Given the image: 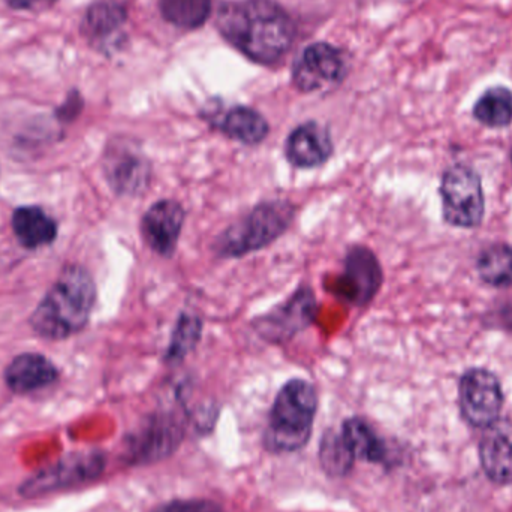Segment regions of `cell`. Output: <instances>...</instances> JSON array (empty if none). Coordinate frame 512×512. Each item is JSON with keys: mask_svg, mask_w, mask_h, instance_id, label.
Wrapping results in <instances>:
<instances>
[{"mask_svg": "<svg viewBox=\"0 0 512 512\" xmlns=\"http://www.w3.org/2000/svg\"><path fill=\"white\" fill-rule=\"evenodd\" d=\"M216 26L225 41L261 65L282 59L297 35L291 15L274 0L225 2Z\"/></svg>", "mask_w": 512, "mask_h": 512, "instance_id": "cell-1", "label": "cell"}, {"mask_svg": "<svg viewBox=\"0 0 512 512\" xmlns=\"http://www.w3.org/2000/svg\"><path fill=\"white\" fill-rule=\"evenodd\" d=\"M96 295V283L87 268L66 265L33 310L30 327L44 339H69L89 324Z\"/></svg>", "mask_w": 512, "mask_h": 512, "instance_id": "cell-2", "label": "cell"}, {"mask_svg": "<svg viewBox=\"0 0 512 512\" xmlns=\"http://www.w3.org/2000/svg\"><path fill=\"white\" fill-rule=\"evenodd\" d=\"M297 213L298 207L288 198L261 201L216 237L213 254L221 259H240L264 251L288 233Z\"/></svg>", "mask_w": 512, "mask_h": 512, "instance_id": "cell-3", "label": "cell"}, {"mask_svg": "<svg viewBox=\"0 0 512 512\" xmlns=\"http://www.w3.org/2000/svg\"><path fill=\"white\" fill-rule=\"evenodd\" d=\"M318 412V393L306 379L294 378L282 385L268 412L265 448L271 453H295L306 447Z\"/></svg>", "mask_w": 512, "mask_h": 512, "instance_id": "cell-4", "label": "cell"}, {"mask_svg": "<svg viewBox=\"0 0 512 512\" xmlns=\"http://www.w3.org/2000/svg\"><path fill=\"white\" fill-rule=\"evenodd\" d=\"M102 171L117 197H143L153 180V164L137 140L113 138L102 155Z\"/></svg>", "mask_w": 512, "mask_h": 512, "instance_id": "cell-5", "label": "cell"}, {"mask_svg": "<svg viewBox=\"0 0 512 512\" xmlns=\"http://www.w3.org/2000/svg\"><path fill=\"white\" fill-rule=\"evenodd\" d=\"M319 303L315 291L303 283L283 303L277 304L251 322L252 330L262 342L283 346L313 325L318 318Z\"/></svg>", "mask_w": 512, "mask_h": 512, "instance_id": "cell-6", "label": "cell"}, {"mask_svg": "<svg viewBox=\"0 0 512 512\" xmlns=\"http://www.w3.org/2000/svg\"><path fill=\"white\" fill-rule=\"evenodd\" d=\"M185 438V424L176 412H155L126 436L129 465H152L173 456Z\"/></svg>", "mask_w": 512, "mask_h": 512, "instance_id": "cell-7", "label": "cell"}, {"mask_svg": "<svg viewBox=\"0 0 512 512\" xmlns=\"http://www.w3.org/2000/svg\"><path fill=\"white\" fill-rule=\"evenodd\" d=\"M384 283L381 262L372 249L352 245L342 261V271L334 277L328 291L351 307H366L375 300Z\"/></svg>", "mask_w": 512, "mask_h": 512, "instance_id": "cell-8", "label": "cell"}, {"mask_svg": "<svg viewBox=\"0 0 512 512\" xmlns=\"http://www.w3.org/2000/svg\"><path fill=\"white\" fill-rule=\"evenodd\" d=\"M442 213L448 224L457 228H475L486 210L480 176L468 165L448 168L441 183Z\"/></svg>", "mask_w": 512, "mask_h": 512, "instance_id": "cell-9", "label": "cell"}, {"mask_svg": "<svg viewBox=\"0 0 512 512\" xmlns=\"http://www.w3.org/2000/svg\"><path fill=\"white\" fill-rule=\"evenodd\" d=\"M459 405L463 420L474 429H487L501 418L504 390L495 373L469 369L460 379Z\"/></svg>", "mask_w": 512, "mask_h": 512, "instance_id": "cell-10", "label": "cell"}, {"mask_svg": "<svg viewBox=\"0 0 512 512\" xmlns=\"http://www.w3.org/2000/svg\"><path fill=\"white\" fill-rule=\"evenodd\" d=\"M104 469V454L98 451L74 453L30 478L21 486L20 493L24 498H36L57 489L81 486L101 477Z\"/></svg>", "mask_w": 512, "mask_h": 512, "instance_id": "cell-11", "label": "cell"}, {"mask_svg": "<svg viewBox=\"0 0 512 512\" xmlns=\"http://www.w3.org/2000/svg\"><path fill=\"white\" fill-rule=\"evenodd\" d=\"M348 72L342 51L327 42L310 44L292 66V84L303 93L336 86Z\"/></svg>", "mask_w": 512, "mask_h": 512, "instance_id": "cell-12", "label": "cell"}, {"mask_svg": "<svg viewBox=\"0 0 512 512\" xmlns=\"http://www.w3.org/2000/svg\"><path fill=\"white\" fill-rule=\"evenodd\" d=\"M185 222V207L174 198H162L153 203L141 218L143 242L159 258H174Z\"/></svg>", "mask_w": 512, "mask_h": 512, "instance_id": "cell-13", "label": "cell"}, {"mask_svg": "<svg viewBox=\"0 0 512 512\" xmlns=\"http://www.w3.org/2000/svg\"><path fill=\"white\" fill-rule=\"evenodd\" d=\"M285 158L297 170H313L327 164L334 155L330 129L315 120L301 123L289 132Z\"/></svg>", "mask_w": 512, "mask_h": 512, "instance_id": "cell-14", "label": "cell"}, {"mask_svg": "<svg viewBox=\"0 0 512 512\" xmlns=\"http://www.w3.org/2000/svg\"><path fill=\"white\" fill-rule=\"evenodd\" d=\"M481 468L496 486L512 484V420L499 418L484 429L478 445Z\"/></svg>", "mask_w": 512, "mask_h": 512, "instance_id": "cell-15", "label": "cell"}, {"mask_svg": "<svg viewBox=\"0 0 512 512\" xmlns=\"http://www.w3.org/2000/svg\"><path fill=\"white\" fill-rule=\"evenodd\" d=\"M59 369L45 355L24 352L17 355L5 369V384L18 396L36 393L56 384Z\"/></svg>", "mask_w": 512, "mask_h": 512, "instance_id": "cell-16", "label": "cell"}, {"mask_svg": "<svg viewBox=\"0 0 512 512\" xmlns=\"http://www.w3.org/2000/svg\"><path fill=\"white\" fill-rule=\"evenodd\" d=\"M207 122L224 137L243 144L256 147L267 140L270 123L258 110L246 105H236L221 116L207 114Z\"/></svg>", "mask_w": 512, "mask_h": 512, "instance_id": "cell-17", "label": "cell"}, {"mask_svg": "<svg viewBox=\"0 0 512 512\" xmlns=\"http://www.w3.org/2000/svg\"><path fill=\"white\" fill-rule=\"evenodd\" d=\"M11 228L17 242L29 251L53 245L57 222L39 206H20L12 212Z\"/></svg>", "mask_w": 512, "mask_h": 512, "instance_id": "cell-18", "label": "cell"}, {"mask_svg": "<svg viewBox=\"0 0 512 512\" xmlns=\"http://www.w3.org/2000/svg\"><path fill=\"white\" fill-rule=\"evenodd\" d=\"M339 432L355 460L373 465H388L390 451L387 442L379 436L369 421L361 417L346 418Z\"/></svg>", "mask_w": 512, "mask_h": 512, "instance_id": "cell-19", "label": "cell"}, {"mask_svg": "<svg viewBox=\"0 0 512 512\" xmlns=\"http://www.w3.org/2000/svg\"><path fill=\"white\" fill-rule=\"evenodd\" d=\"M203 331L204 321L201 316L192 312L180 313L165 349L164 363L168 366L182 364L200 345Z\"/></svg>", "mask_w": 512, "mask_h": 512, "instance_id": "cell-20", "label": "cell"}, {"mask_svg": "<svg viewBox=\"0 0 512 512\" xmlns=\"http://www.w3.org/2000/svg\"><path fill=\"white\" fill-rule=\"evenodd\" d=\"M128 12L116 2H99L90 6L83 20L84 36L93 42H105L120 32L126 23Z\"/></svg>", "mask_w": 512, "mask_h": 512, "instance_id": "cell-21", "label": "cell"}, {"mask_svg": "<svg viewBox=\"0 0 512 512\" xmlns=\"http://www.w3.org/2000/svg\"><path fill=\"white\" fill-rule=\"evenodd\" d=\"M474 117L489 128H505L512 123V90L505 86L487 89L474 105Z\"/></svg>", "mask_w": 512, "mask_h": 512, "instance_id": "cell-22", "label": "cell"}, {"mask_svg": "<svg viewBox=\"0 0 512 512\" xmlns=\"http://www.w3.org/2000/svg\"><path fill=\"white\" fill-rule=\"evenodd\" d=\"M162 18L179 29L203 26L212 14V0H158Z\"/></svg>", "mask_w": 512, "mask_h": 512, "instance_id": "cell-23", "label": "cell"}, {"mask_svg": "<svg viewBox=\"0 0 512 512\" xmlns=\"http://www.w3.org/2000/svg\"><path fill=\"white\" fill-rule=\"evenodd\" d=\"M357 460L352 456L339 430L324 433L319 445V463L322 471L331 478H343L349 475Z\"/></svg>", "mask_w": 512, "mask_h": 512, "instance_id": "cell-24", "label": "cell"}, {"mask_svg": "<svg viewBox=\"0 0 512 512\" xmlns=\"http://www.w3.org/2000/svg\"><path fill=\"white\" fill-rule=\"evenodd\" d=\"M478 274L484 282L496 288L512 286V248L508 245H493L478 256Z\"/></svg>", "mask_w": 512, "mask_h": 512, "instance_id": "cell-25", "label": "cell"}, {"mask_svg": "<svg viewBox=\"0 0 512 512\" xmlns=\"http://www.w3.org/2000/svg\"><path fill=\"white\" fill-rule=\"evenodd\" d=\"M150 512H225L209 499H174L158 505Z\"/></svg>", "mask_w": 512, "mask_h": 512, "instance_id": "cell-26", "label": "cell"}, {"mask_svg": "<svg viewBox=\"0 0 512 512\" xmlns=\"http://www.w3.org/2000/svg\"><path fill=\"white\" fill-rule=\"evenodd\" d=\"M5 2L17 11H44L53 6L57 0H5Z\"/></svg>", "mask_w": 512, "mask_h": 512, "instance_id": "cell-27", "label": "cell"}, {"mask_svg": "<svg viewBox=\"0 0 512 512\" xmlns=\"http://www.w3.org/2000/svg\"><path fill=\"white\" fill-rule=\"evenodd\" d=\"M81 108H83V101H81L80 96L74 95L66 101V104L60 108L59 117L65 122H71L75 117L80 114Z\"/></svg>", "mask_w": 512, "mask_h": 512, "instance_id": "cell-28", "label": "cell"}, {"mask_svg": "<svg viewBox=\"0 0 512 512\" xmlns=\"http://www.w3.org/2000/svg\"><path fill=\"white\" fill-rule=\"evenodd\" d=\"M499 318H501L502 325H504L505 328L512 330V301L502 307L501 313H499Z\"/></svg>", "mask_w": 512, "mask_h": 512, "instance_id": "cell-29", "label": "cell"}]
</instances>
